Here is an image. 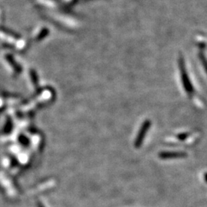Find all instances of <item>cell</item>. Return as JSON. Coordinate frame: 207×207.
<instances>
[{
  "instance_id": "cell-1",
  "label": "cell",
  "mask_w": 207,
  "mask_h": 207,
  "mask_svg": "<svg viewBox=\"0 0 207 207\" xmlns=\"http://www.w3.org/2000/svg\"><path fill=\"white\" fill-rule=\"evenodd\" d=\"M178 64H179L180 75H181L182 83H183L184 91L187 93L190 97L193 96V93H194V88H193V84H192L191 81H190V78H189V75L187 71H186V65H185L184 59H183V57L182 55H180L179 57Z\"/></svg>"
},
{
  "instance_id": "cell-2",
  "label": "cell",
  "mask_w": 207,
  "mask_h": 207,
  "mask_svg": "<svg viewBox=\"0 0 207 207\" xmlns=\"http://www.w3.org/2000/svg\"><path fill=\"white\" fill-rule=\"evenodd\" d=\"M151 126V121L150 120L147 119L144 121V122L142 123L141 128H140L138 134L137 136L136 139L134 141V147L136 148H140L141 147L142 143H143V141H144L145 136H146L148 130L150 129Z\"/></svg>"
},
{
  "instance_id": "cell-3",
  "label": "cell",
  "mask_w": 207,
  "mask_h": 207,
  "mask_svg": "<svg viewBox=\"0 0 207 207\" xmlns=\"http://www.w3.org/2000/svg\"><path fill=\"white\" fill-rule=\"evenodd\" d=\"M187 153L185 152H161L159 153V157L162 160H169V159H181V158H186Z\"/></svg>"
},
{
  "instance_id": "cell-4",
  "label": "cell",
  "mask_w": 207,
  "mask_h": 207,
  "mask_svg": "<svg viewBox=\"0 0 207 207\" xmlns=\"http://www.w3.org/2000/svg\"><path fill=\"white\" fill-rule=\"evenodd\" d=\"M199 58H200V61H201L203 68H204L205 71H206V73L207 75V58H206V57L205 56V55L203 54V52H200L199 53Z\"/></svg>"
},
{
  "instance_id": "cell-5",
  "label": "cell",
  "mask_w": 207,
  "mask_h": 207,
  "mask_svg": "<svg viewBox=\"0 0 207 207\" xmlns=\"http://www.w3.org/2000/svg\"><path fill=\"white\" fill-rule=\"evenodd\" d=\"M48 33H49L48 29H47V28H43V29L41 31V32L38 34V37L36 39H37V41H41V40H42L43 38L47 37Z\"/></svg>"
},
{
  "instance_id": "cell-6",
  "label": "cell",
  "mask_w": 207,
  "mask_h": 207,
  "mask_svg": "<svg viewBox=\"0 0 207 207\" xmlns=\"http://www.w3.org/2000/svg\"><path fill=\"white\" fill-rule=\"evenodd\" d=\"M30 74H31V80H32L35 86L37 87L38 85V77H37V74H36V72L34 71V70H31V72H30Z\"/></svg>"
},
{
  "instance_id": "cell-7",
  "label": "cell",
  "mask_w": 207,
  "mask_h": 207,
  "mask_svg": "<svg viewBox=\"0 0 207 207\" xmlns=\"http://www.w3.org/2000/svg\"><path fill=\"white\" fill-rule=\"evenodd\" d=\"M190 135V133H182L178 134L177 136H176V138H177L178 140H180V141H184V140L187 139Z\"/></svg>"
},
{
  "instance_id": "cell-8",
  "label": "cell",
  "mask_w": 207,
  "mask_h": 207,
  "mask_svg": "<svg viewBox=\"0 0 207 207\" xmlns=\"http://www.w3.org/2000/svg\"><path fill=\"white\" fill-rule=\"evenodd\" d=\"M204 179H205V181H206L207 183V173H206L204 174Z\"/></svg>"
}]
</instances>
